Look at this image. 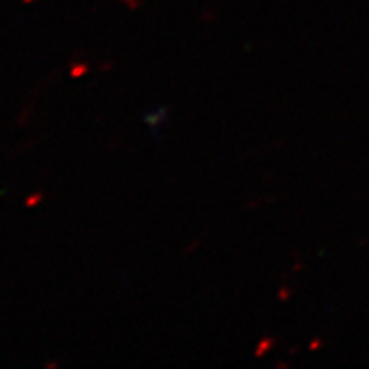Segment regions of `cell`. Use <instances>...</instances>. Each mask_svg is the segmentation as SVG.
I'll use <instances>...</instances> for the list:
<instances>
[{
    "label": "cell",
    "mask_w": 369,
    "mask_h": 369,
    "mask_svg": "<svg viewBox=\"0 0 369 369\" xmlns=\"http://www.w3.org/2000/svg\"><path fill=\"white\" fill-rule=\"evenodd\" d=\"M89 72V65L84 64V62H77V64H72L70 65V77L72 79H79L86 75Z\"/></svg>",
    "instance_id": "6da1fadb"
},
{
    "label": "cell",
    "mask_w": 369,
    "mask_h": 369,
    "mask_svg": "<svg viewBox=\"0 0 369 369\" xmlns=\"http://www.w3.org/2000/svg\"><path fill=\"white\" fill-rule=\"evenodd\" d=\"M272 346H274V338H263V340H260V344H258V347H257V351H255V356L257 357H262L263 354H265Z\"/></svg>",
    "instance_id": "7a4b0ae2"
},
{
    "label": "cell",
    "mask_w": 369,
    "mask_h": 369,
    "mask_svg": "<svg viewBox=\"0 0 369 369\" xmlns=\"http://www.w3.org/2000/svg\"><path fill=\"white\" fill-rule=\"evenodd\" d=\"M162 118H166V108H161V111L159 115H154V113H151V115H147V123H149L151 127H156V125H159V123L162 122Z\"/></svg>",
    "instance_id": "3957f363"
},
{
    "label": "cell",
    "mask_w": 369,
    "mask_h": 369,
    "mask_svg": "<svg viewBox=\"0 0 369 369\" xmlns=\"http://www.w3.org/2000/svg\"><path fill=\"white\" fill-rule=\"evenodd\" d=\"M43 198H45V195L41 191H35V193H31L26 198V207H36V205H40L43 202Z\"/></svg>",
    "instance_id": "277c9868"
},
{
    "label": "cell",
    "mask_w": 369,
    "mask_h": 369,
    "mask_svg": "<svg viewBox=\"0 0 369 369\" xmlns=\"http://www.w3.org/2000/svg\"><path fill=\"white\" fill-rule=\"evenodd\" d=\"M111 69H113V62H104V64H101V70L103 72H108Z\"/></svg>",
    "instance_id": "5b68a950"
},
{
    "label": "cell",
    "mask_w": 369,
    "mask_h": 369,
    "mask_svg": "<svg viewBox=\"0 0 369 369\" xmlns=\"http://www.w3.org/2000/svg\"><path fill=\"white\" fill-rule=\"evenodd\" d=\"M289 294H291L289 289H286V287H284V289H282V291L279 292V298H280L282 301H284L286 298H289Z\"/></svg>",
    "instance_id": "8992f818"
},
{
    "label": "cell",
    "mask_w": 369,
    "mask_h": 369,
    "mask_svg": "<svg viewBox=\"0 0 369 369\" xmlns=\"http://www.w3.org/2000/svg\"><path fill=\"white\" fill-rule=\"evenodd\" d=\"M59 366H60L59 361H50V362L45 364V369H53V367H59Z\"/></svg>",
    "instance_id": "52a82bcc"
},
{
    "label": "cell",
    "mask_w": 369,
    "mask_h": 369,
    "mask_svg": "<svg viewBox=\"0 0 369 369\" xmlns=\"http://www.w3.org/2000/svg\"><path fill=\"white\" fill-rule=\"evenodd\" d=\"M318 347V340H313V344H311V349H316Z\"/></svg>",
    "instance_id": "ba28073f"
}]
</instances>
